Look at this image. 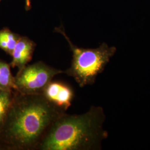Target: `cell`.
I'll return each instance as SVG.
<instances>
[{
  "label": "cell",
  "mask_w": 150,
  "mask_h": 150,
  "mask_svg": "<svg viewBox=\"0 0 150 150\" xmlns=\"http://www.w3.org/2000/svg\"><path fill=\"white\" fill-rule=\"evenodd\" d=\"M1 1V0H0V1Z\"/></svg>",
  "instance_id": "8fae6325"
},
{
  "label": "cell",
  "mask_w": 150,
  "mask_h": 150,
  "mask_svg": "<svg viewBox=\"0 0 150 150\" xmlns=\"http://www.w3.org/2000/svg\"><path fill=\"white\" fill-rule=\"evenodd\" d=\"M31 0H25V8L26 10L28 11L31 9Z\"/></svg>",
  "instance_id": "30bf717a"
},
{
  "label": "cell",
  "mask_w": 150,
  "mask_h": 150,
  "mask_svg": "<svg viewBox=\"0 0 150 150\" xmlns=\"http://www.w3.org/2000/svg\"><path fill=\"white\" fill-rule=\"evenodd\" d=\"M14 91H7L0 89V130L10 106Z\"/></svg>",
  "instance_id": "9c48e42d"
},
{
  "label": "cell",
  "mask_w": 150,
  "mask_h": 150,
  "mask_svg": "<svg viewBox=\"0 0 150 150\" xmlns=\"http://www.w3.org/2000/svg\"><path fill=\"white\" fill-rule=\"evenodd\" d=\"M64 112L42 94L15 90L0 130V150H38L54 121Z\"/></svg>",
  "instance_id": "6da1fadb"
},
{
  "label": "cell",
  "mask_w": 150,
  "mask_h": 150,
  "mask_svg": "<svg viewBox=\"0 0 150 150\" xmlns=\"http://www.w3.org/2000/svg\"><path fill=\"white\" fill-rule=\"evenodd\" d=\"M54 30L66 39L72 52L71 64L64 74L72 77L81 88L94 84L97 76L102 73L116 53V47L103 42L96 48H80L71 42L62 26Z\"/></svg>",
  "instance_id": "3957f363"
},
{
  "label": "cell",
  "mask_w": 150,
  "mask_h": 150,
  "mask_svg": "<svg viewBox=\"0 0 150 150\" xmlns=\"http://www.w3.org/2000/svg\"><path fill=\"white\" fill-rule=\"evenodd\" d=\"M105 118L101 107L92 106L81 115L65 112L54 121L38 150H101L108 136L103 129Z\"/></svg>",
  "instance_id": "7a4b0ae2"
},
{
  "label": "cell",
  "mask_w": 150,
  "mask_h": 150,
  "mask_svg": "<svg viewBox=\"0 0 150 150\" xmlns=\"http://www.w3.org/2000/svg\"><path fill=\"white\" fill-rule=\"evenodd\" d=\"M10 68V64L0 59V89L2 90H16L15 77L12 74Z\"/></svg>",
  "instance_id": "ba28073f"
},
{
  "label": "cell",
  "mask_w": 150,
  "mask_h": 150,
  "mask_svg": "<svg viewBox=\"0 0 150 150\" xmlns=\"http://www.w3.org/2000/svg\"><path fill=\"white\" fill-rule=\"evenodd\" d=\"M20 37L8 28H4L0 30V48L11 56Z\"/></svg>",
  "instance_id": "52a82bcc"
},
{
  "label": "cell",
  "mask_w": 150,
  "mask_h": 150,
  "mask_svg": "<svg viewBox=\"0 0 150 150\" xmlns=\"http://www.w3.org/2000/svg\"><path fill=\"white\" fill-rule=\"evenodd\" d=\"M64 71L52 67L42 61L27 64L18 71L15 77L16 91L22 94H42L54 77Z\"/></svg>",
  "instance_id": "277c9868"
},
{
  "label": "cell",
  "mask_w": 150,
  "mask_h": 150,
  "mask_svg": "<svg viewBox=\"0 0 150 150\" xmlns=\"http://www.w3.org/2000/svg\"><path fill=\"white\" fill-rule=\"evenodd\" d=\"M36 44L26 36H21L12 54L10 66L17 67L18 71L23 69L32 59Z\"/></svg>",
  "instance_id": "8992f818"
},
{
  "label": "cell",
  "mask_w": 150,
  "mask_h": 150,
  "mask_svg": "<svg viewBox=\"0 0 150 150\" xmlns=\"http://www.w3.org/2000/svg\"><path fill=\"white\" fill-rule=\"evenodd\" d=\"M49 102L65 111L71 106L74 97V91L69 85L60 81H52L42 93Z\"/></svg>",
  "instance_id": "5b68a950"
}]
</instances>
